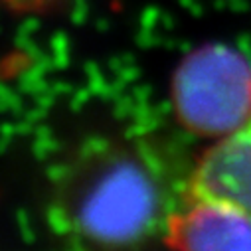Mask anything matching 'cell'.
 Instances as JSON below:
<instances>
[{
    "label": "cell",
    "instance_id": "cell-5",
    "mask_svg": "<svg viewBox=\"0 0 251 251\" xmlns=\"http://www.w3.org/2000/svg\"><path fill=\"white\" fill-rule=\"evenodd\" d=\"M8 10L16 14H40L61 6L68 0H2Z\"/></svg>",
    "mask_w": 251,
    "mask_h": 251
},
{
    "label": "cell",
    "instance_id": "cell-2",
    "mask_svg": "<svg viewBox=\"0 0 251 251\" xmlns=\"http://www.w3.org/2000/svg\"><path fill=\"white\" fill-rule=\"evenodd\" d=\"M172 109L198 137L220 141L251 115V64L227 44H204L186 53L172 74Z\"/></svg>",
    "mask_w": 251,
    "mask_h": 251
},
{
    "label": "cell",
    "instance_id": "cell-1",
    "mask_svg": "<svg viewBox=\"0 0 251 251\" xmlns=\"http://www.w3.org/2000/svg\"><path fill=\"white\" fill-rule=\"evenodd\" d=\"M174 208L158 166L141 149L103 143L83 151L61 176L51 218L87 251H127L162 231Z\"/></svg>",
    "mask_w": 251,
    "mask_h": 251
},
{
    "label": "cell",
    "instance_id": "cell-3",
    "mask_svg": "<svg viewBox=\"0 0 251 251\" xmlns=\"http://www.w3.org/2000/svg\"><path fill=\"white\" fill-rule=\"evenodd\" d=\"M172 251H251V214L227 202L186 196L164 227Z\"/></svg>",
    "mask_w": 251,
    "mask_h": 251
},
{
    "label": "cell",
    "instance_id": "cell-4",
    "mask_svg": "<svg viewBox=\"0 0 251 251\" xmlns=\"http://www.w3.org/2000/svg\"><path fill=\"white\" fill-rule=\"evenodd\" d=\"M186 196L227 202L251 214V115L196 160Z\"/></svg>",
    "mask_w": 251,
    "mask_h": 251
}]
</instances>
